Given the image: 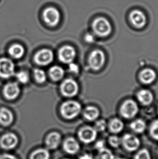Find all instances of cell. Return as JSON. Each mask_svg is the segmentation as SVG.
Masks as SVG:
<instances>
[{
	"label": "cell",
	"instance_id": "obj_1",
	"mask_svg": "<svg viewBox=\"0 0 158 159\" xmlns=\"http://www.w3.org/2000/svg\"><path fill=\"white\" fill-rule=\"evenodd\" d=\"M81 110V105L78 102L69 101L62 104L60 111L64 118L71 120L78 116Z\"/></svg>",
	"mask_w": 158,
	"mask_h": 159
},
{
	"label": "cell",
	"instance_id": "obj_2",
	"mask_svg": "<svg viewBox=\"0 0 158 159\" xmlns=\"http://www.w3.org/2000/svg\"><path fill=\"white\" fill-rule=\"evenodd\" d=\"M92 27L94 32L100 37H107L112 32L111 25L104 17H98L95 20Z\"/></svg>",
	"mask_w": 158,
	"mask_h": 159
},
{
	"label": "cell",
	"instance_id": "obj_3",
	"mask_svg": "<svg viewBox=\"0 0 158 159\" xmlns=\"http://www.w3.org/2000/svg\"><path fill=\"white\" fill-rule=\"evenodd\" d=\"M60 13L57 9L49 7L43 12V18L45 22L49 26L54 27L60 22Z\"/></svg>",
	"mask_w": 158,
	"mask_h": 159
},
{
	"label": "cell",
	"instance_id": "obj_4",
	"mask_svg": "<svg viewBox=\"0 0 158 159\" xmlns=\"http://www.w3.org/2000/svg\"><path fill=\"white\" fill-rule=\"evenodd\" d=\"M60 89L64 96L71 97L77 94L79 88L77 83L74 80L67 79L62 82Z\"/></svg>",
	"mask_w": 158,
	"mask_h": 159
},
{
	"label": "cell",
	"instance_id": "obj_5",
	"mask_svg": "<svg viewBox=\"0 0 158 159\" xmlns=\"http://www.w3.org/2000/svg\"><path fill=\"white\" fill-rule=\"evenodd\" d=\"M88 62L90 66L94 70L100 69L105 62V55L100 50H95L90 54Z\"/></svg>",
	"mask_w": 158,
	"mask_h": 159
},
{
	"label": "cell",
	"instance_id": "obj_6",
	"mask_svg": "<svg viewBox=\"0 0 158 159\" xmlns=\"http://www.w3.org/2000/svg\"><path fill=\"white\" fill-rule=\"evenodd\" d=\"M14 74V64L8 58L0 59V77L3 78H9Z\"/></svg>",
	"mask_w": 158,
	"mask_h": 159
},
{
	"label": "cell",
	"instance_id": "obj_7",
	"mask_svg": "<svg viewBox=\"0 0 158 159\" xmlns=\"http://www.w3.org/2000/svg\"><path fill=\"white\" fill-rule=\"evenodd\" d=\"M139 109L137 104L132 100H127L122 104L121 113L124 117L131 118L137 115Z\"/></svg>",
	"mask_w": 158,
	"mask_h": 159
},
{
	"label": "cell",
	"instance_id": "obj_8",
	"mask_svg": "<svg viewBox=\"0 0 158 159\" xmlns=\"http://www.w3.org/2000/svg\"><path fill=\"white\" fill-rule=\"evenodd\" d=\"M129 20L133 25L137 28H143L147 22L145 14L138 9H135L130 12Z\"/></svg>",
	"mask_w": 158,
	"mask_h": 159
},
{
	"label": "cell",
	"instance_id": "obj_9",
	"mask_svg": "<svg viewBox=\"0 0 158 159\" xmlns=\"http://www.w3.org/2000/svg\"><path fill=\"white\" fill-rule=\"evenodd\" d=\"M76 56L75 49L71 46H64L59 52V58L62 62L65 64L72 62Z\"/></svg>",
	"mask_w": 158,
	"mask_h": 159
},
{
	"label": "cell",
	"instance_id": "obj_10",
	"mask_svg": "<svg viewBox=\"0 0 158 159\" xmlns=\"http://www.w3.org/2000/svg\"><path fill=\"white\" fill-rule=\"evenodd\" d=\"M79 138L85 143H90L95 140L97 132L95 128L90 127H85L79 131Z\"/></svg>",
	"mask_w": 158,
	"mask_h": 159
},
{
	"label": "cell",
	"instance_id": "obj_11",
	"mask_svg": "<svg viewBox=\"0 0 158 159\" xmlns=\"http://www.w3.org/2000/svg\"><path fill=\"white\" fill-rule=\"evenodd\" d=\"M53 53L50 50L43 49L35 54L34 60L40 65H47L53 61Z\"/></svg>",
	"mask_w": 158,
	"mask_h": 159
},
{
	"label": "cell",
	"instance_id": "obj_12",
	"mask_svg": "<svg viewBox=\"0 0 158 159\" xmlns=\"http://www.w3.org/2000/svg\"><path fill=\"white\" fill-rule=\"evenodd\" d=\"M18 143V138L13 133L6 134L0 140V145L2 148L7 150L14 149Z\"/></svg>",
	"mask_w": 158,
	"mask_h": 159
},
{
	"label": "cell",
	"instance_id": "obj_13",
	"mask_svg": "<svg viewBox=\"0 0 158 159\" xmlns=\"http://www.w3.org/2000/svg\"><path fill=\"white\" fill-rule=\"evenodd\" d=\"M125 148L129 151H134L139 148L140 141L139 139L132 134H126L122 140Z\"/></svg>",
	"mask_w": 158,
	"mask_h": 159
},
{
	"label": "cell",
	"instance_id": "obj_14",
	"mask_svg": "<svg viewBox=\"0 0 158 159\" xmlns=\"http://www.w3.org/2000/svg\"><path fill=\"white\" fill-rule=\"evenodd\" d=\"M20 92L19 86L16 83H9L6 84L3 89V94L7 99H15Z\"/></svg>",
	"mask_w": 158,
	"mask_h": 159
},
{
	"label": "cell",
	"instance_id": "obj_15",
	"mask_svg": "<svg viewBox=\"0 0 158 159\" xmlns=\"http://www.w3.org/2000/svg\"><path fill=\"white\" fill-rule=\"evenodd\" d=\"M63 148L67 153L74 155L80 150V145L75 139L67 138L64 143Z\"/></svg>",
	"mask_w": 158,
	"mask_h": 159
},
{
	"label": "cell",
	"instance_id": "obj_16",
	"mask_svg": "<svg viewBox=\"0 0 158 159\" xmlns=\"http://www.w3.org/2000/svg\"><path fill=\"white\" fill-rule=\"evenodd\" d=\"M61 135L56 132H53L49 134L46 140V144L47 148L49 149L57 148L61 142Z\"/></svg>",
	"mask_w": 158,
	"mask_h": 159
},
{
	"label": "cell",
	"instance_id": "obj_17",
	"mask_svg": "<svg viewBox=\"0 0 158 159\" xmlns=\"http://www.w3.org/2000/svg\"><path fill=\"white\" fill-rule=\"evenodd\" d=\"M140 78L141 82L145 84L152 83L156 78V73L152 69H146L143 70L140 74Z\"/></svg>",
	"mask_w": 158,
	"mask_h": 159
},
{
	"label": "cell",
	"instance_id": "obj_18",
	"mask_svg": "<svg viewBox=\"0 0 158 159\" xmlns=\"http://www.w3.org/2000/svg\"><path fill=\"white\" fill-rule=\"evenodd\" d=\"M13 121L12 112L6 108L0 109V123L3 125L7 126L11 125Z\"/></svg>",
	"mask_w": 158,
	"mask_h": 159
},
{
	"label": "cell",
	"instance_id": "obj_19",
	"mask_svg": "<svg viewBox=\"0 0 158 159\" xmlns=\"http://www.w3.org/2000/svg\"><path fill=\"white\" fill-rule=\"evenodd\" d=\"M138 98L143 104L147 106L152 103L153 95L150 91L142 90L138 93Z\"/></svg>",
	"mask_w": 158,
	"mask_h": 159
},
{
	"label": "cell",
	"instance_id": "obj_20",
	"mask_svg": "<svg viewBox=\"0 0 158 159\" xmlns=\"http://www.w3.org/2000/svg\"><path fill=\"white\" fill-rule=\"evenodd\" d=\"M49 75L54 81L61 80L64 75V70L62 67L58 66H53L49 70Z\"/></svg>",
	"mask_w": 158,
	"mask_h": 159
},
{
	"label": "cell",
	"instance_id": "obj_21",
	"mask_svg": "<svg viewBox=\"0 0 158 159\" xmlns=\"http://www.w3.org/2000/svg\"><path fill=\"white\" fill-rule=\"evenodd\" d=\"M9 53L13 58L19 59L24 56V49L19 44H14L9 48Z\"/></svg>",
	"mask_w": 158,
	"mask_h": 159
},
{
	"label": "cell",
	"instance_id": "obj_22",
	"mask_svg": "<svg viewBox=\"0 0 158 159\" xmlns=\"http://www.w3.org/2000/svg\"><path fill=\"white\" fill-rule=\"evenodd\" d=\"M83 115L87 120H94L98 117L99 111L96 107H88L83 112Z\"/></svg>",
	"mask_w": 158,
	"mask_h": 159
},
{
	"label": "cell",
	"instance_id": "obj_23",
	"mask_svg": "<svg viewBox=\"0 0 158 159\" xmlns=\"http://www.w3.org/2000/svg\"><path fill=\"white\" fill-rule=\"evenodd\" d=\"M50 153L47 149L40 148L34 151L30 155V159H49Z\"/></svg>",
	"mask_w": 158,
	"mask_h": 159
},
{
	"label": "cell",
	"instance_id": "obj_24",
	"mask_svg": "<svg viewBox=\"0 0 158 159\" xmlns=\"http://www.w3.org/2000/svg\"><path fill=\"white\" fill-rule=\"evenodd\" d=\"M109 128L113 133H118L124 128V123L118 118H115L111 121L109 125Z\"/></svg>",
	"mask_w": 158,
	"mask_h": 159
},
{
	"label": "cell",
	"instance_id": "obj_25",
	"mask_svg": "<svg viewBox=\"0 0 158 159\" xmlns=\"http://www.w3.org/2000/svg\"><path fill=\"white\" fill-rule=\"evenodd\" d=\"M130 127L131 129L135 132L138 133H141L146 129V124L143 120H137L132 123V124L130 125Z\"/></svg>",
	"mask_w": 158,
	"mask_h": 159
},
{
	"label": "cell",
	"instance_id": "obj_26",
	"mask_svg": "<svg viewBox=\"0 0 158 159\" xmlns=\"http://www.w3.org/2000/svg\"><path fill=\"white\" fill-rule=\"evenodd\" d=\"M34 75L36 81L39 83L42 84L46 80V75L42 70L35 69L34 71Z\"/></svg>",
	"mask_w": 158,
	"mask_h": 159
},
{
	"label": "cell",
	"instance_id": "obj_27",
	"mask_svg": "<svg viewBox=\"0 0 158 159\" xmlns=\"http://www.w3.org/2000/svg\"><path fill=\"white\" fill-rule=\"evenodd\" d=\"M113 154L108 149L104 148L99 151L96 159H114Z\"/></svg>",
	"mask_w": 158,
	"mask_h": 159
},
{
	"label": "cell",
	"instance_id": "obj_28",
	"mask_svg": "<svg viewBox=\"0 0 158 159\" xmlns=\"http://www.w3.org/2000/svg\"><path fill=\"white\" fill-rule=\"evenodd\" d=\"M16 78L20 83L23 84H26L28 83L29 80V77L28 73L25 71H20L19 73H17Z\"/></svg>",
	"mask_w": 158,
	"mask_h": 159
},
{
	"label": "cell",
	"instance_id": "obj_29",
	"mask_svg": "<svg viewBox=\"0 0 158 159\" xmlns=\"http://www.w3.org/2000/svg\"><path fill=\"white\" fill-rule=\"evenodd\" d=\"M134 159H151V157L150 152L147 149H143L137 153Z\"/></svg>",
	"mask_w": 158,
	"mask_h": 159
},
{
	"label": "cell",
	"instance_id": "obj_30",
	"mask_svg": "<svg viewBox=\"0 0 158 159\" xmlns=\"http://www.w3.org/2000/svg\"><path fill=\"white\" fill-rule=\"evenodd\" d=\"M150 132L154 139L158 140V120H156L152 123L150 128Z\"/></svg>",
	"mask_w": 158,
	"mask_h": 159
},
{
	"label": "cell",
	"instance_id": "obj_31",
	"mask_svg": "<svg viewBox=\"0 0 158 159\" xmlns=\"http://www.w3.org/2000/svg\"><path fill=\"white\" fill-rule=\"evenodd\" d=\"M109 143L111 144L112 146L114 147H118L121 143V141L119 138L116 136H112L109 138Z\"/></svg>",
	"mask_w": 158,
	"mask_h": 159
},
{
	"label": "cell",
	"instance_id": "obj_32",
	"mask_svg": "<svg viewBox=\"0 0 158 159\" xmlns=\"http://www.w3.org/2000/svg\"><path fill=\"white\" fill-rule=\"evenodd\" d=\"M106 127V123L105 120H99L98 122H96L95 129L96 131H102L105 130Z\"/></svg>",
	"mask_w": 158,
	"mask_h": 159
},
{
	"label": "cell",
	"instance_id": "obj_33",
	"mask_svg": "<svg viewBox=\"0 0 158 159\" xmlns=\"http://www.w3.org/2000/svg\"><path fill=\"white\" fill-rule=\"evenodd\" d=\"M69 70L73 73H77L79 72V66L75 63L71 62L69 64Z\"/></svg>",
	"mask_w": 158,
	"mask_h": 159
},
{
	"label": "cell",
	"instance_id": "obj_34",
	"mask_svg": "<svg viewBox=\"0 0 158 159\" xmlns=\"http://www.w3.org/2000/svg\"><path fill=\"white\" fill-rule=\"evenodd\" d=\"M95 148L98 151H100L101 149L105 148L104 141L101 140V141H99L98 142H96V144H95Z\"/></svg>",
	"mask_w": 158,
	"mask_h": 159
},
{
	"label": "cell",
	"instance_id": "obj_35",
	"mask_svg": "<svg viewBox=\"0 0 158 159\" xmlns=\"http://www.w3.org/2000/svg\"><path fill=\"white\" fill-rule=\"evenodd\" d=\"M0 159H17L15 156L11 154H3L0 156Z\"/></svg>",
	"mask_w": 158,
	"mask_h": 159
},
{
	"label": "cell",
	"instance_id": "obj_36",
	"mask_svg": "<svg viewBox=\"0 0 158 159\" xmlns=\"http://www.w3.org/2000/svg\"><path fill=\"white\" fill-rule=\"evenodd\" d=\"M85 40L86 41H87V43H93L94 41V38L92 34H87L86 35Z\"/></svg>",
	"mask_w": 158,
	"mask_h": 159
},
{
	"label": "cell",
	"instance_id": "obj_37",
	"mask_svg": "<svg viewBox=\"0 0 158 159\" xmlns=\"http://www.w3.org/2000/svg\"><path fill=\"white\" fill-rule=\"evenodd\" d=\"M79 159H94L92 155L89 154H85L83 155H81Z\"/></svg>",
	"mask_w": 158,
	"mask_h": 159
},
{
	"label": "cell",
	"instance_id": "obj_38",
	"mask_svg": "<svg viewBox=\"0 0 158 159\" xmlns=\"http://www.w3.org/2000/svg\"><path fill=\"white\" fill-rule=\"evenodd\" d=\"M123 159V158H119V159Z\"/></svg>",
	"mask_w": 158,
	"mask_h": 159
},
{
	"label": "cell",
	"instance_id": "obj_39",
	"mask_svg": "<svg viewBox=\"0 0 158 159\" xmlns=\"http://www.w3.org/2000/svg\"></svg>",
	"mask_w": 158,
	"mask_h": 159
}]
</instances>
